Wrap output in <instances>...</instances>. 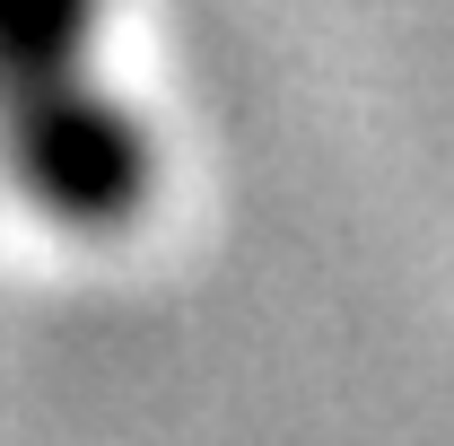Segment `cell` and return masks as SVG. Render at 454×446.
Here are the masks:
<instances>
[{
  "label": "cell",
  "instance_id": "6da1fadb",
  "mask_svg": "<svg viewBox=\"0 0 454 446\" xmlns=\"http://www.w3.org/2000/svg\"><path fill=\"white\" fill-rule=\"evenodd\" d=\"M106 0H0V167L70 236H122L149 211V131L88 79Z\"/></svg>",
  "mask_w": 454,
  "mask_h": 446
}]
</instances>
